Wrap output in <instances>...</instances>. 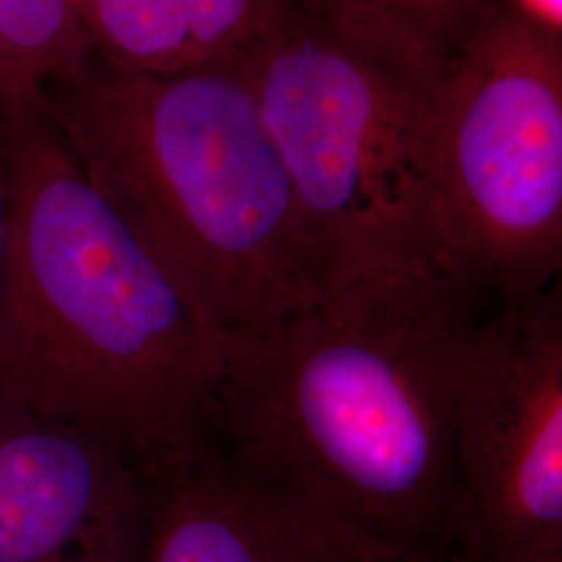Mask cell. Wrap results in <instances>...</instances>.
<instances>
[{"label": "cell", "instance_id": "1", "mask_svg": "<svg viewBox=\"0 0 562 562\" xmlns=\"http://www.w3.org/2000/svg\"><path fill=\"white\" fill-rule=\"evenodd\" d=\"M473 308L425 269H406L225 338L211 442L362 542L452 557V367Z\"/></svg>", "mask_w": 562, "mask_h": 562}, {"label": "cell", "instance_id": "2", "mask_svg": "<svg viewBox=\"0 0 562 562\" xmlns=\"http://www.w3.org/2000/svg\"><path fill=\"white\" fill-rule=\"evenodd\" d=\"M0 115V398L99 434L148 473L194 454L222 338L83 176L46 102Z\"/></svg>", "mask_w": 562, "mask_h": 562}, {"label": "cell", "instance_id": "3", "mask_svg": "<svg viewBox=\"0 0 562 562\" xmlns=\"http://www.w3.org/2000/svg\"><path fill=\"white\" fill-rule=\"evenodd\" d=\"M46 113L222 341L329 292L322 246L229 57L162 76L94 67L46 92Z\"/></svg>", "mask_w": 562, "mask_h": 562}, {"label": "cell", "instance_id": "4", "mask_svg": "<svg viewBox=\"0 0 562 562\" xmlns=\"http://www.w3.org/2000/svg\"><path fill=\"white\" fill-rule=\"evenodd\" d=\"M450 57L338 0H271L229 55L322 246L329 290L423 269L417 215Z\"/></svg>", "mask_w": 562, "mask_h": 562}, {"label": "cell", "instance_id": "5", "mask_svg": "<svg viewBox=\"0 0 562 562\" xmlns=\"http://www.w3.org/2000/svg\"><path fill=\"white\" fill-rule=\"evenodd\" d=\"M417 257L475 306L529 301L561 283L562 32L504 0L448 60Z\"/></svg>", "mask_w": 562, "mask_h": 562}, {"label": "cell", "instance_id": "6", "mask_svg": "<svg viewBox=\"0 0 562 562\" xmlns=\"http://www.w3.org/2000/svg\"><path fill=\"white\" fill-rule=\"evenodd\" d=\"M457 562H562V290L475 306L452 367Z\"/></svg>", "mask_w": 562, "mask_h": 562}, {"label": "cell", "instance_id": "7", "mask_svg": "<svg viewBox=\"0 0 562 562\" xmlns=\"http://www.w3.org/2000/svg\"><path fill=\"white\" fill-rule=\"evenodd\" d=\"M150 475L117 443L0 398V562H144Z\"/></svg>", "mask_w": 562, "mask_h": 562}, {"label": "cell", "instance_id": "8", "mask_svg": "<svg viewBox=\"0 0 562 562\" xmlns=\"http://www.w3.org/2000/svg\"><path fill=\"white\" fill-rule=\"evenodd\" d=\"M148 475L144 562H364L378 548L250 480L211 440Z\"/></svg>", "mask_w": 562, "mask_h": 562}, {"label": "cell", "instance_id": "9", "mask_svg": "<svg viewBox=\"0 0 562 562\" xmlns=\"http://www.w3.org/2000/svg\"><path fill=\"white\" fill-rule=\"evenodd\" d=\"M271 0H76L102 67L178 74L229 57Z\"/></svg>", "mask_w": 562, "mask_h": 562}, {"label": "cell", "instance_id": "10", "mask_svg": "<svg viewBox=\"0 0 562 562\" xmlns=\"http://www.w3.org/2000/svg\"><path fill=\"white\" fill-rule=\"evenodd\" d=\"M92 57L76 0H0V111L44 104L46 81L80 83Z\"/></svg>", "mask_w": 562, "mask_h": 562}, {"label": "cell", "instance_id": "11", "mask_svg": "<svg viewBox=\"0 0 562 562\" xmlns=\"http://www.w3.org/2000/svg\"><path fill=\"white\" fill-rule=\"evenodd\" d=\"M454 55L494 0H338Z\"/></svg>", "mask_w": 562, "mask_h": 562}, {"label": "cell", "instance_id": "12", "mask_svg": "<svg viewBox=\"0 0 562 562\" xmlns=\"http://www.w3.org/2000/svg\"><path fill=\"white\" fill-rule=\"evenodd\" d=\"M7 220H9V138H7V125L0 115V285H2V273H4Z\"/></svg>", "mask_w": 562, "mask_h": 562}, {"label": "cell", "instance_id": "13", "mask_svg": "<svg viewBox=\"0 0 562 562\" xmlns=\"http://www.w3.org/2000/svg\"><path fill=\"white\" fill-rule=\"evenodd\" d=\"M531 20L540 21L552 30H562V0H504Z\"/></svg>", "mask_w": 562, "mask_h": 562}, {"label": "cell", "instance_id": "14", "mask_svg": "<svg viewBox=\"0 0 562 562\" xmlns=\"http://www.w3.org/2000/svg\"><path fill=\"white\" fill-rule=\"evenodd\" d=\"M364 562H457L454 557H440V554H422V552H394L371 548Z\"/></svg>", "mask_w": 562, "mask_h": 562}]
</instances>
